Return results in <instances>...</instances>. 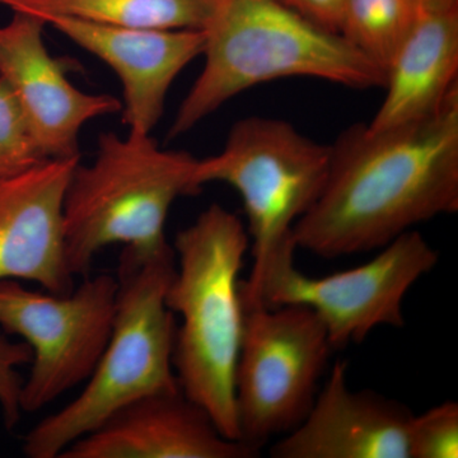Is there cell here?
I'll use <instances>...</instances> for the list:
<instances>
[{
  "label": "cell",
  "instance_id": "6da1fadb",
  "mask_svg": "<svg viewBox=\"0 0 458 458\" xmlns=\"http://www.w3.org/2000/svg\"><path fill=\"white\" fill-rule=\"evenodd\" d=\"M330 149L324 189L295 223L297 249L364 254L458 210V89L418 122L381 131L354 123Z\"/></svg>",
  "mask_w": 458,
  "mask_h": 458
},
{
  "label": "cell",
  "instance_id": "7a4b0ae2",
  "mask_svg": "<svg viewBox=\"0 0 458 458\" xmlns=\"http://www.w3.org/2000/svg\"><path fill=\"white\" fill-rule=\"evenodd\" d=\"M204 68L172 123L171 140L259 84L309 77L349 89L385 87L386 74L339 33L279 0H213L205 23Z\"/></svg>",
  "mask_w": 458,
  "mask_h": 458
},
{
  "label": "cell",
  "instance_id": "3957f363",
  "mask_svg": "<svg viewBox=\"0 0 458 458\" xmlns=\"http://www.w3.org/2000/svg\"><path fill=\"white\" fill-rule=\"evenodd\" d=\"M249 249L236 214L210 205L174 238L176 270L165 297L181 318L174 349L181 390L232 441H240L234 376L243 331L240 273Z\"/></svg>",
  "mask_w": 458,
  "mask_h": 458
},
{
  "label": "cell",
  "instance_id": "277c9868",
  "mask_svg": "<svg viewBox=\"0 0 458 458\" xmlns=\"http://www.w3.org/2000/svg\"><path fill=\"white\" fill-rule=\"evenodd\" d=\"M176 270L174 247L144 254L123 247L113 331L82 394L23 438L30 458H59L72 443L148 394L180 390L174 369L177 324L165 297Z\"/></svg>",
  "mask_w": 458,
  "mask_h": 458
},
{
  "label": "cell",
  "instance_id": "5b68a950",
  "mask_svg": "<svg viewBox=\"0 0 458 458\" xmlns=\"http://www.w3.org/2000/svg\"><path fill=\"white\" fill-rule=\"evenodd\" d=\"M198 158L183 150L161 149L149 135L98 138L93 164L72 172L63 199L65 258L74 276H86L95 256L122 243L158 254L168 245L165 228L172 204L200 192Z\"/></svg>",
  "mask_w": 458,
  "mask_h": 458
},
{
  "label": "cell",
  "instance_id": "8992f818",
  "mask_svg": "<svg viewBox=\"0 0 458 458\" xmlns=\"http://www.w3.org/2000/svg\"><path fill=\"white\" fill-rule=\"evenodd\" d=\"M330 146L301 134L292 123L250 116L229 131L218 155L198 159L195 181L225 182L243 201L252 267L241 280V298L251 297L267 267L297 250L293 228L327 182Z\"/></svg>",
  "mask_w": 458,
  "mask_h": 458
},
{
  "label": "cell",
  "instance_id": "52a82bcc",
  "mask_svg": "<svg viewBox=\"0 0 458 458\" xmlns=\"http://www.w3.org/2000/svg\"><path fill=\"white\" fill-rule=\"evenodd\" d=\"M334 352L312 310L295 304L243 310L234 376L240 441L260 451L311 409Z\"/></svg>",
  "mask_w": 458,
  "mask_h": 458
},
{
  "label": "cell",
  "instance_id": "ba28073f",
  "mask_svg": "<svg viewBox=\"0 0 458 458\" xmlns=\"http://www.w3.org/2000/svg\"><path fill=\"white\" fill-rule=\"evenodd\" d=\"M294 252L270 265L243 310L307 307L327 327L334 351L363 343L377 327H403L406 294L438 262V252L414 229L379 249L366 264L321 278L298 270Z\"/></svg>",
  "mask_w": 458,
  "mask_h": 458
},
{
  "label": "cell",
  "instance_id": "9c48e42d",
  "mask_svg": "<svg viewBox=\"0 0 458 458\" xmlns=\"http://www.w3.org/2000/svg\"><path fill=\"white\" fill-rule=\"evenodd\" d=\"M116 276L84 279L69 294L32 291L0 280V330L31 348V370L21 390L22 412L38 411L87 381L113 331Z\"/></svg>",
  "mask_w": 458,
  "mask_h": 458
},
{
  "label": "cell",
  "instance_id": "30bf717a",
  "mask_svg": "<svg viewBox=\"0 0 458 458\" xmlns=\"http://www.w3.org/2000/svg\"><path fill=\"white\" fill-rule=\"evenodd\" d=\"M0 26V80L13 92L33 137L47 159L80 158L81 129L90 120L122 111L120 99L75 89L66 63L51 56L47 22L27 12Z\"/></svg>",
  "mask_w": 458,
  "mask_h": 458
},
{
  "label": "cell",
  "instance_id": "8fae6325",
  "mask_svg": "<svg viewBox=\"0 0 458 458\" xmlns=\"http://www.w3.org/2000/svg\"><path fill=\"white\" fill-rule=\"evenodd\" d=\"M74 44L114 69L123 86V123L149 135L181 72L204 51L203 30L134 29L65 16L41 17Z\"/></svg>",
  "mask_w": 458,
  "mask_h": 458
},
{
  "label": "cell",
  "instance_id": "7c38bea8",
  "mask_svg": "<svg viewBox=\"0 0 458 458\" xmlns=\"http://www.w3.org/2000/svg\"><path fill=\"white\" fill-rule=\"evenodd\" d=\"M78 162L50 159L0 179V280H30L54 294L75 288L65 258L63 199Z\"/></svg>",
  "mask_w": 458,
  "mask_h": 458
},
{
  "label": "cell",
  "instance_id": "4fadbf2b",
  "mask_svg": "<svg viewBox=\"0 0 458 458\" xmlns=\"http://www.w3.org/2000/svg\"><path fill=\"white\" fill-rule=\"evenodd\" d=\"M412 412L373 391H352L337 360L311 409L274 443V458H409Z\"/></svg>",
  "mask_w": 458,
  "mask_h": 458
},
{
  "label": "cell",
  "instance_id": "5bb4252c",
  "mask_svg": "<svg viewBox=\"0 0 458 458\" xmlns=\"http://www.w3.org/2000/svg\"><path fill=\"white\" fill-rule=\"evenodd\" d=\"M225 438L209 412L182 390L148 394L72 443L59 458H254Z\"/></svg>",
  "mask_w": 458,
  "mask_h": 458
},
{
  "label": "cell",
  "instance_id": "9a60e30c",
  "mask_svg": "<svg viewBox=\"0 0 458 458\" xmlns=\"http://www.w3.org/2000/svg\"><path fill=\"white\" fill-rule=\"evenodd\" d=\"M458 5L419 8L417 21L386 72V98L369 131L418 122L458 89Z\"/></svg>",
  "mask_w": 458,
  "mask_h": 458
},
{
  "label": "cell",
  "instance_id": "2e32d148",
  "mask_svg": "<svg viewBox=\"0 0 458 458\" xmlns=\"http://www.w3.org/2000/svg\"><path fill=\"white\" fill-rule=\"evenodd\" d=\"M0 4L38 17H73L102 25L203 30L213 0H0Z\"/></svg>",
  "mask_w": 458,
  "mask_h": 458
},
{
  "label": "cell",
  "instance_id": "e0dca14e",
  "mask_svg": "<svg viewBox=\"0 0 458 458\" xmlns=\"http://www.w3.org/2000/svg\"><path fill=\"white\" fill-rule=\"evenodd\" d=\"M418 13L412 0H345L339 35L386 74Z\"/></svg>",
  "mask_w": 458,
  "mask_h": 458
},
{
  "label": "cell",
  "instance_id": "ac0fdd59",
  "mask_svg": "<svg viewBox=\"0 0 458 458\" xmlns=\"http://www.w3.org/2000/svg\"><path fill=\"white\" fill-rule=\"evenodd\" d=\"M47 161L13 92L0 80V179Z\"/></svg>",
  "mask_w": 458,
  "mask_h": 458
},
{
  "label": "cell",
  "instance_id": "d6986e66",
  "mask_svg": "<svg viewBox=\"0 0 458 458\" xmlns=\"http://www.w3.org/2000/svg\"><path fill=\"white\" fill-rule=\"evenodd\" d=\"M457 457L456 401H445L421 415H412L409 427V458Z\"/></svg>",
  "mask_w": 458,
  "mask_h": 458
},
{
  "label": "cell",
  "instance_id": "ffe728a7",
  "mask_svg": "<svg viewBox=\"0 0 458 458\" xmlns=\"http://www.w3.org/2000/svg\"><path fill=\"white\" fill-rule=\"evenodd\" d=\"M31 360V348L25 342H12L8 334L0 330V411L7 429H13L22 414L20 399L23 379L18 369Z\"/></svg>",
  "mask_w": 458,
  "mask_h": 458
},
{
  "label": "cell",
  "instance_id": "44dd1931",
  "mask_svg": "<svg viewBox=\"0 0 458 458\" xmlns=\"http://www.w3.org/2000/svg\"><path fill=\"white\" fill-rule=\"evenodd\" d=\"M286 7L302 14L307 20L324 27L328 31L339 33L344 2L345 0H279Z\"/></svg>",
  "mask_w": 458,
  "mask_h": 458
},
{
  "label": "cell",
  "instance_id": "7402d4cb",
  "mask_svg": "<svg viewBox=\"0 0 458 458\" xmlns=\"http://www.w3.org/2000/svg\"><path fill=\"white\" fill-rule=\"evenodd\" d=\"M419 8L454 7L458 0H412Z\"/></svg>",
  "mask_w": 458,
  "mask_h": 458
}]
</instances>
